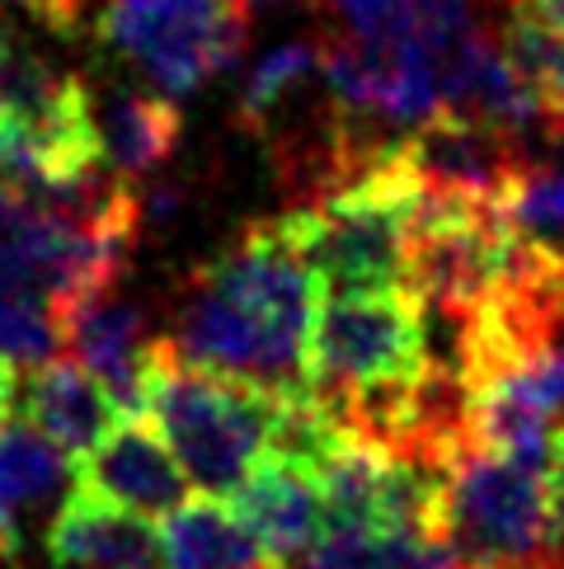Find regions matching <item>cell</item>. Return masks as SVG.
<instances>
[{
    "label": "cell",
    "mask_w": 564,
    "mask_h": 569,
    "mask_svg": "<svg viewBox=\"0 0 564 569\" xmlns=\"http://www.w3.org/2000/svg\"><path fill=\"white\" fill-rule=\"evenodd\" d=\"M320 282L282 231V217L254 227L198 269L165 349L198 372L245 381L269 396H306Z\"/></svg>",
    "instance_id": "cell-1"
},
{
    "label": "cell",
    "mask_w": 564,
    "mask_h": 569,
    "mask_svg": "<svg viewBox=\"0 0 564 569\" xmlns=\"http://www.w3.org/2000/svg\"><path fill=\"white\" fill-rule=\"evenodd\" d=\"M414 212L419 184L410 179L395 141L376 166L353 174L349 184L320 193L311 208L288 212L282 231L315 282L330 288V297L405 292Z\"/></svg>",
    "instance_id": "cell-2"
},
{
    "label": "cell",
    "mask_w": 564,
    "mask_h": 569,
    "mask_svg": "<svg viewBox=\"0 0 564 569\" xmlns=\"http://www.w3.org/2000/svg\"><path fill=\"white\" fill-rule=\"evenodd\" d=\"M141 415L165 438L193 490L221 503L235 499L240 485L269 461L278 396L254 391V386L231 377L198 372L189 362H179L160 339Z\"/></svg>",
    "instance_id": "cell-3"
},
{
    "label": "cell",
    "mask_w": 564,
    "mask_h": 569,
    "mask_svg": "<svg viewBox=\"0 0 564 569\" xmlns=\"http://www.w3.org/2000/svg\"><path fill=\"white\" fill-rule=\"evenodd\" d=\"M433 537L461 569H564L551 546L546 476L471 438L442 461Z\"/></svg>",
    "instance_id": "cell-4"
},
{
    "label": "cell",
    "mask_w": 564,
    "mask_h": 569,
    "mask_svg": "<svg viewBox=\"0 0 564 569\" xmlns=\"http://www.w3.org/2000/svg\"><path fill=\"white\" fill-rule=\"evenodd\" d=\"M99 38L155 90L184 99L235 67L250 38L245 0H109Z\"/></svg>",
    "instance_id": "cell-5"
},
{
    "label": "cell",
    "mask_w": 564,
    "mask_h": 569,
    "mask_svg": "<svg viewBox=\"0 0 564 569\" xmlns=\"http://www.w3.org/2000/svg\"><path fill=\"white\" fill-rule=\"evenodd\" d=\"M75 490V461L52 438L19 415L0 423V551L10 560H33L43 551L57 513Z\"/></svg>",
    "instance_id": "cell-6"
},
{
    "label": "cell",
    "mask_w": 564,
    "mask_h": 569,
    "mask_svg": "<svg viewBox=\"0 0 564 569\" xmlns=\"http://www.w3.org/2000/svg\"><path fill=\"white\" fill-rule=\"evenodd\" d=\"M400 160L423 198H456L480 208H498L508 179L527 166L513 137L452 113H437L410 137H400Z\"/></svg>",
    "instance_id": "cell-7"
},
{
    "label": "cell",
    "mask_w": 564,
    "mask_h": 569,
    "mask_svg": "<svg viewBox=\"0 0 564 569\" xmlns=\"http://www.w3.org/2000/svg\"><path fill=\"white\" fill-rule=\"evenodd\" d=\"M80 490L137 522H165L189 503L193 485L155 423L147 415H123L80 466Z\"/></svg>",
    "instance_id": "cell-8"
},
{
    "label": "cell",
    "mask_w": 564,
    "mask_h": 569,
    "mask_svg": "<svg viewBox=\"0 0 564 569\" xmlns=\"http://www.w3.org/2000/svg\"><path fill=\"white\" fill-rule=\"evenodd\" d=\"M62 343L80 368L109 391L118 415L147 410L160 339L151 335V320L137 301H123L109 292V297H94L85 307H75L71 316H62Z\"/></svg>",
    "instance_id": "cell-9"
},
{
    "label": "cell",
    "mask_w": 564,
    "mask_h": 569,
    "mask_svg": "<svg viewBox=\"0 0 564 569\" xmlns=\"http://www.w3.org/2000/svg\"><path fill=\"white\" fill-rule=\"evenodd\" d=\"M231 513L259 541L269 569H292L330 537L325 495H320L315 476L282 461H264L240 485V495L231 499Z\"/></svg>",
    "instance_id": "cell-10"
},
{
    "label": "cell",
    "mask_w": 564,
    "mask_h": 569,
    "mask_svg": "<svg viewBox=\"0 0 564 569\" xmlns=\"http://www.w3.org/2000/svg\"><path fill=\"white\" fill-rule=\"evenodd\" d=\"M10 415L29 419L38 433L52 438L71 461H85L99 442L109 438V429L123 415L109 400V391L99 386L80 362L52 358L33 372H14V396H10Z\"/></svg>",
    "instance_id": "cell-11"
},
{
    "label": "cell",
    "mask_w": 564,
    "mask_h": 569,
    "mask_svg": "<svg viewBox=\"0 0 564 569\" xmlns=\"http://www.w3.org/2000/svg\"><path fill=\"white\" fill-rule=\"evenodd\" d=\"M90 123L99 166L118 174L123 184L155 174L174 156L184 137V113L165 94H141V90H109L90 94Z\"/></svg>",
    "instance_id": "cell-12"
},
{
    "label": "cell",
    "mask_w": 564,
    "mask_h": 569,
    "mask_svg": "<svg viewBox=\"0 0 564 569\" xmlns=\"http://www.w3.org/2000/svg\"><path fill=\"white\" fill-rule=\"evenodd\" d=\"M48 560L57 569H160V541L147 522L75 490L48 532Z\"/></svg>",
    "instance_id": "cell-13"
},
{
    "label": "cell",
    "mask_w": 564,
    "mask_h": 569,
    "mask_svg": "<svg viewBox=\"0 0 564 569\" xmlns=\"http://www.w3.org/2000/svg\"><path fill=\"white\" fill-rule=\"evenodd\" d=\"M155 541L170 569H269L245 522L216 499L184 503L155 527Z\"/></svg>",
    "instance_id": "cell-14"
},
{
    "label": "cell",
    "mask_w": 564,
    "mask_h": 569,
    "mask_svg": "<svg viewBox=\"0 0 564 569\" xmlns=\"http://www.w3.org/2000/svg\"><path fill=\"white\" fill-rule=\"evenodd\" d=\"M498 217L517 240L564 254V160H527L503 189Z\"/></svg>",
    "instance_id": "cell-15"
},
{
    "label": "cell",
    "mask_w": 564,
    "mask_h": 569,
    "mask_svg": "<svg viewBox=\"0 0 564 569\" xmlns=\"http://www.w3.org/2000/svg\"><path fill=\"white\" fill-rule=\"evenodd\" d=\"M292 569H461V565L429 532H381V537H325Z\"/></svg>",
    "instance_id": "cell-16"
},
{
    "label": "cell",
    "mask_w": 564,
    "mask_h": 569,
    "mask_svg": "<svg viewBox=\"0 0 564 569\" xmlns=\"http://www.w3.org/2000/svg\"><path fill=\"white\" fill-rule=\"evenodd\" d=\"M320 76V43H282L254 62L245 90H240V123L264 132L278 113Z\"/></svg>",
    "instance_id": "cell-17"
},
{
    "label": "cell",
    "mask_w": 564,
    "mask_h": 569,
    "mask_svg": "<svg viewBox=\"0 0 564 569\" xmlns=\"http://www.w3.org/2000/svg\"><path fill=\"white\" fill-rule=\"evenodd\" d=\"M52 358H62V320L38 301L0 297V368L33 372Z\"/></svg>",
    "instance_id": "cell-18"
},
{
    "label": "cell",
    "mask_w": 564,
    "mask_h": 569,
    "mask_svg": "<svg viewBox=\"0 0 564 569\" xmlns=\"http://www.w3.org/2000/svg\"><path fill=\"white\" fill-rule=\"evenodd\" d=\"M546 518H551V546L564 565V429L555 433L551 466H546Z\"/></svg>",
    "instance_id": "cell-19"
},
{
    "label": "cell",
    "mask_w": 564,
    "mask_h": 569,
    "mask_svg": "<svg viewBox=\"0 0 564 569\" xmlns=\"http://www.w3.org/2000/svg\"><path fill=\"white\" fill-rule=\"evenodd\" d=\"M33 19H43L52 33H71L80 10H85V0H24Z\"/></svg>",
    "instance_id": "cell-20"
},
{
    "label": "cell",
    "mask_w": 564,
    "mask_h": 569,
    "mask_svg": "<svg viewBox=\"0 0 564 569\" xmlns=\"http://www.w3.org/2000/svg\"><path fill=\"white\" fill-rule=\"evenodd\" d=\"M10 565H19V560H10L6 551H0V569H10Z\"/></svg>",
    "instance_id": "cell-21"
}]
</instances>
